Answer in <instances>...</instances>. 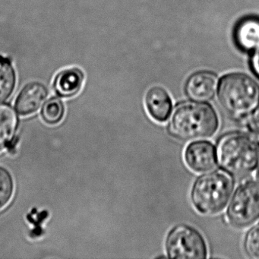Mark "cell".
Wrapping results in <instances>:
<instances>
[{
	"label": "cell",
	"instance_id": "cell-1",
	"mask_svg": "<svg viewBox=\"0 0 259 259\" xmlns=\"http://www.w3.org/2000/svg\"><path fill=\"white\" fill-rule=\"evenodd\" d=\"M219 123L218 113L210 104L184 101L177 104L171 113L168 128L177 139L192 141L211 137Z\"/></svg>",
	"mask_w": 259,
	"mask_h": 259
},
{
	"label": "cell",
	"instance_id": "cell-2",
	"mask_svg": "<svg viewBox=\"0 0 259 259\" xmlns=\"http://www.w3.org/2000/svg\"><path fill=\"white\" fill-rule=\"evenodd\" d=\"M216 151L221 169L233 177H246L258 164V142L245 133L224 135L218 142Z\"/></svg>",
	"mask_w": 259,
	"mask_h": 259
},
{
	"label": "cell",
	"instance_id": "cell-3",
	"mask_svg": "<svg viewBox=\"0 0 259 259\" xmlns=\"http://www.w3.org/2000/svg\"><path fill=\"white\" fill-rule=\"evenodd\" d=\"M218 98L229 115L240 119L251 114L258 104L259 86L248 75L229 74L220 81Z\"/></svg>",
	"mask_w": 259,
	"mask_h": 259
},
{
	"label": "cell",
	"instance_id": "cell-4",
	"mask_svg": "<svg viewBox=\"0 0 259 259\" xmlns=\"http://www.w3.org/2000/svg\"><path fill=\"white\" fill-rule=\"evenodd\" d=\"M234 189L233 178L225 171L207 172L197 179L191 193L192 204L202 214L222 211Z\"/></svg>",
	"mask_w": 259,
	"mask_h": 259
},
{
	"label": "cell",
	"instance_id": "cell-5",
	"mask_svg": "<svg viewBox=\"0 0 259 259\" xmlns=\"http://www.w3.org/2000/svg\"><path fill=\"white\" fill-rule=\"evenodd\" d=\"M229 223L245 228L259 219V181L250 180L238 187L227 212Z\"/></svg>",
	"mask_w": 259,
	"mask_h": 259
},
{
	"label": "cell",
	"instance_id": "cell-6",
	"mask_svg": "<svg viewBox=\"0 0 259 259\" xmlns=\"http://www.w3.org/2000/svg\"><path fill=\"white\" fill-rule=\"evenodd\" d=\"M165 246L171 258H206L208 253L201 233L186 224H180L169 231Z\"/></svg>",
	"mask_w": 259,
	"mask_h": 259
},
{
	"label": "cell",
	"instance_id": "cell-7",
	"mask_svg": "<svg viewBox=\"0 0 259 259\" xmlns=\"http://www.w3.org/2000/svg\"><path fill=\"white\" fill-rule=\"evenodd\" d=\"M184 160L188 167L193 172H208L216 166V149L213 144L207 141L192 142L185 149Z\"/></svg>",
	"mask_w": 259,
	"mask_h": 259
},
{
	"label": "cell",
	"instance_id": "cell-8",
	"mask_svg": "<svg viewBox=\"0 0 259 259\" xmlns=\"http://www.w3.org/2000/svg\"><path fill=\"white\" fill-rule=\"evenodd\" d=\"M48 95V89L42 83L37 81L28 83L18 95L15 107L21 116H31L44 105Z\"/></svg>",
	"mask_w": 259,
	"mask_h": 259
},
{
	"label": "cell",
	"instance_id": "cell-9",
	"mask_svg": "<svg viewBox=\"0 0 259 259\" xmlns=\"http://www.w3.org/2000/svg\"><path fill=\"white\" fill-rule=\"evenodd\" d=\"M218 87V78L209 72L193 74L188 79L185 87L186 95L195 101H207L214 96Z\"/></svg>",
	"mask_w": 259,
	"mask_h": 259
},
{
	"label": "cell",
	"instance_id": "cell-10",
	"mask_svg": "<svg viewBox=\"0 0 259 259\" xmlns=\"http://www.w3.org/2000/svg\"><path fill=\"white\" fill-rule=\"evenodd\" d=\"M147 111L154 120L163 122L167 120L172 111V100L165 89L154 87L145 95Z\"/></svg>",
	"mask_w": 259,
	"mask_h": 259
},
{
	"label": "cell",
	"instance_id": "cell-11",
	"mask_svg": "<svg viewBox=\"0 0 259 259\" xmlns=\"http://www.w3.org/2000/svg\"><path fill=\"white\" fill-rule=\"evenodd\" d=\"M19 128V118L14 107L0 103V152L14 144Z\"/></svg>",
	"mask_w": 259,
	"mask_h": 259
},
{
	"label": "cell",
	"instance_id": "cell-12",
	"mask_svg": "<svg viewBox=\"0 0 259 259\" xmlns=\"http://www.w3.org/2000/svg\"><path fill=\"white\" fill-rule=\"evenodd\" d=\"M84 75L78 68L64 69L54 78V90L60 98H70L81 91L84 83Z\"/></svg>",
	"mask_w": 259,
	"mask_h": 259
},
{
	"label": "cell",
	"instance_id": "cell-13",
	"mask_svg": "<svg viewBox=\"0 0 259 259\" xmlns=\"http://www.w3.org/2000/svg\"><path fill=\"white\" fill-rule=\"evenodd\" d=\"M234 39L242 51H256L259 48V19L247 17L241 20L234 31Z\"/></svg>",
	"mask_w": 259,
	"mask_h": 259
},
{
	"label": "cell",
	"instance_id": "cell-14",
	"mask_svg": "<svg viewBox=\"0 0 259 259\" xmlns=\"http://www.w3.org/2000/svg\"><path fill=\"white\" fill-rule=\"evenodd\" d=\"M16 74L11 61L0 56V102L7 101L14 92Z\"/></svg>",
	"mask_w": 259,
	"mask_h": 259
},
{
	"label": "cell",
	"instance_id": "cell-15",
	"mask_svg": "<svg viewBox=\"0 0 259 259\" xmlns=\"http://www.w3.org/2000/svg\"><path fill=\"white\" fill-rule=\"evenodd\" d=\"M42 119L48 125H54L63 120L65 115V106L58 98H51L45 101L42 107Z\"/></svg>",
	"mask_w": 259,
	"mask_h": 259
},
{
	"label": "cell",
	"instance_id": "cell-16",
	"mask_svg": "<svg viewBox=\"0 0 259 259\" xmlns=\"http://www.w3.org/2000/svg\"><path fill=\"white\" fill-rule=\"evenodd\" d=\"M15 183L8 169L0 166V211L5 209L13 199Z\"/></svg>",
	"mask_w": 259,
	"mask_h": 259
},
{
	"label": "cell",
	"instance_id": "cell-17",
	"mask_svg": "<svg viewBox=\"0 0 259 259\" xmlns=\"http://www.w3.org/2000/svg\"><path fill=\"white\" fill-rule=\"evenodd\" d=\"M244 249L251 258L259 259V223L247 233L244 239Z\"/></svg>",
	"mask_w": 259,
	"mask_h": 259
},
{
	"label": "cell",
	"instance_id": "cell-18",
	"mask_svg": "<svg viewBox=\"0 0 259 259\" xmlns=\"http://www.w3.org/2000/svg\"><path fill=\"white\" fill-rule=\"evenodd\" d=\"M247 127L251 133L259 136V103L254 111L250 114L247 122Z\"/></svg>",
	"mask_w": 259,
	"mask_h": 259
},
{
	"label": "cell",
	"instance_id": "cell-19",
	"mask_svg": "<svg viewBox=\"0 0 259 259\" xmlns=\"http://www.w3.org/2000/svg\"><path fill=\"white\" fill-rule=\"evenodd\" d=\"M251 66L254 73L259 77V48L256 50L251 59Z\"/></svg>",
	"mask_w": 259,
	"mask_h": 259
},
{
	"label": "cell",
	"instance_id": "cell-20",
	"mask_svg": "<svg viewBox=\"0 0 259 259\" xmlns=\"http://www.w3.org/2000/svg\"><path fill=\"white\" fill-rule=\"evenodd\" d=\"M257 177H258L259 178V162L258 164H257Z\"/></svg>",
	"mask_w": 259,
	"mask_h": 259
}]
</instances>
